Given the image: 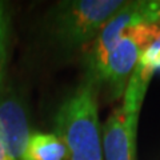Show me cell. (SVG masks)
I'll use <instances>...</instances> for the list:
<instances>
[{
    "instance_id": "2",
    "label": "cell",
    "mask_w": 160,
    "mask_h": 160,
    "mask_svg": "<svg viewBox=\"0 0 160 160\" xmlns=\"http://www.w3.org/2000/svg\"><path fill=\"white\" fill-rule=\"evenodd\" d=\"M122 0H66L52 9L51 29L63 48H86L122 8Z\"/></svg>"
},
{
    "instance_id": "6",
    "label": "cell",
    "mask_w": 160,
    "mask_h": 160,
    "mask_svg": "<svg viewBox=\"0 0 160 160\" xmlns=\"http://www.w3.org/2000/svg\"><path fill=\"white\" fill-rule=\"evenodd\" d=\"M67 148L56 133H31L22 160H66Z\"/></svg>"
},
{
    "instance_id": "4",
    "label": "cell",
    "mask_w": 160,
    "mask_h": 160,
    "mask_svg": "<svg viewBox=\"0 0 160 160\" xmlns=\"http://www.w3.org/2000/svg\"><path fill=\"white\" fill-rule=\"evenodd\" d=\"M159 35L160 26H140L129 29L115 44L95 78L98 86L107 87L111 99L124 96L142 56Z\"/></svg>"
},
{
    "instance_id": "9",
    "label": "cell",
    "mask_w": 160,
    "mask_h": 160,
    "mask_svg": "<svg viewBox=\"0 0 160 160\" xmlns=\"http://www.w3.org/2000/svg\"><path fill=\"white\" fill-rule=\"evenodd\" d=\"M0 160H15L7 151L6 144H4L3 138H2V133H0Z\"/></svg>"
},
{
    "instance_id": "7",
    "label": "cell",
    "mask_w": 160,
    "mask_h": 160,
    "mask_svg": "<svg viewBox=\"0 0 160 160\" xmlns=\"http://www.w3.org/2000/svg\"><path fill=\"white\" fill-rule=\"evenodd\" d=\"M8 40H9V16L6 4L0 2V91L3 88L8 66Z\"/></svg>"
},
{
    "instance_id": "8",
    "label": "cell",
    "mask_w": 160,
    "mask_h": 160,
    "mask_svg": "<svg viewBox=\"0 0 160 160\" xmlns=\"http://www.w3.org/2000/svg\"><path fill=\"white\" fill-rule=\"evenodd\" d=\"M160 60V35L155 39V42L147 48V51L144 52V55L142 56L140 63L144 64V66H151L155 62Z\"/></svg>"
},
{
    "instance_id": "3",
    "label": "cell",
    "mask_w": 160,
    "mask_h": 160,
    "mask_svg": "<svg viewBox=\"0 0 160 160\" xmlns=\"http://www.w3.org/2000/svg\"><path fill=\"white\" fill-rule=\"evenodd\" d=\"M140 26H160V0L126 2L106 23L96 39L84 48L86 73L95 80L115 44L129 29Z\"/></svg>"
},
{
    "instance_id": "5",
    "label": "cell",
    "mask_w": 160,
    "mask_h": 160,
    "mask_svg": "<svg viewBox=\"0 0 160 160\" xmlns=\"http://www.w3.org/2000/svg\"><path fill=\"white\" fill-rule=\"evenodd\" d=\"M0 133L8 153L15 160H22L31 132L22 104L9 95L0 99Z\"/></svg>"
},
{
    "instance_id": "1",
    "label": "cell",
    "mask_w": 160,
    "mask_h": 160,
    "mask_svg": "<svg viewBox=\"0 0 160 160\" xmlns=\"http://www.w3.org/2000/svg\"><path fill=\"white\" fill-rule=\"evenodd\" d=\"M98 84L84 75L55 116V129L67 148L68 160H103L98 113Z\"/></svg>"
}]
</instances>
